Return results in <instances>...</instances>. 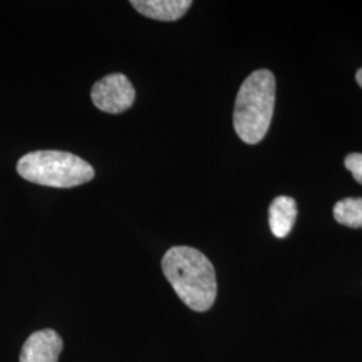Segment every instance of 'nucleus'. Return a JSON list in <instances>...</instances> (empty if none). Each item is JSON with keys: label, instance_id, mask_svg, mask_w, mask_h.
<instances>
[{"label": "nucleus", "instance_id": "9", "mask_svg": "<svg viewBox=\"0 0 362 362\" xmlns=\"http://www.w3.org/2000/svg\"><path fill=\"white\" fill-rule=\"evenodd\" d=\"M345 167L362 185V153H350L345 157Z\"/></svg>", "mask_w": 362, "mask_h": 362}, {"label": "nucleus", "instance_id": "7", "mask_svg": "<svg viewBox=\"0 0 362 362\" xmlns=\"http://www.w3.org/2000/svg\"><path fill=\"white\" fill-rule=\"evenodd\" d=\"M297 203L293 197L278 196L269 209V224L274 236L284 239L291 233L297 219Z\"/></svg>", "mask_w": 362, "mask_h": 362}, {"label": "nucleus", "instance_id": "10", "mask_svg": "<svg viewBox=\"0 0 362 362\" xmlns=\"http://www.w3.org/2000/svg\"><path fill=\"white\" fill-rule=\"evenodd\" d=\"M356 81H357V83H358V85L362 88V69H360V70L357 71V74H356Z\"/></svg>", "mask_w": 362, "mask_h": 362}, {"label": "nucleus", "instance_id": "4", "mask_svg": "<svg viewBox=\"0 0 362 362\" xmlns=\"http://www.w3.org/2000/svg\"><path fill=\"white\" fill-rule=\"evenodd\" d=\"M91 101L100 110L110 115L124 113L136 100V90L127 76L109 74L97 81L91 89Z\"/></svg>", "mask_w": 362, "mask_h": 362}, {"label": "nucleus", "instance_id": "8", "mask_svg": "<svg viewBox=\"0 0 362 362\" xmlns=\"http://www.w3.org/2000/svg\"><path fill=\"white\" fill-rule=\"evenodd\" d=\"M337 223L350 228H362V197H346L333 209Z\"/></svg>", "mask_w": 362, "mask_h": 362}, {"label": "nucleus", "instance_id": "5", "mask_svg": "<svg viewBox=\"0 0 362 362\" xmlns=\"http://www.w3.org/2000/svg\"><path fill=\"white\" fill-rule=\"evenodd\" d=\"M64 342L52 329H43L28 337L21 351V362H58Z\"/></svg>", "mask_w": 362, "mask_h": 362}, {"label": "nucleus", "instance_id": "1", "mask_svg": "<svg viewBox=\"0 0 362 362\" xmlns=\"http://www.w3.org/2000/svg\"><path fill=\"white\" fill-rule=\"evenodd\" d=\"M161 266L177 297L189 309L203 313L212 308L218 294L216 274L203 252L192 247H172Z\"/></svg>", "mask_w": 362, "mask_h": 362}, {"label": "nucleus", "instance_id": "6", "mask_svg": "<svg viewBox=\"0 0 362 362\" xmlns=\"http://www.w3.org/2000/svg\"><path fill=\"white\" fill-rule=\"evenodd\" d=\"M130 4L144 16L161 21L175 22L184 16L191 6V0H132Z\"/></svg>", "mask_w": 362, "mask_h": 362}, {"label": "nucleus", "instance_id": "3", "mask_svg": "<svg viewBox=\"0 0 362 362\" xmlns=\"http://www.w3.org/2000/svg\"><path fill=\"white\" fill-rule=\"evenodd\" d=\"M16 170L25 180L52 188H73L94 179L88 161L62 151H37L21 157Z\"/></svg>", "mask_w": 362, "mask_h": 362}, {"label": "nucleus", "instance_id": "2", "mask_svg": "<svg viewBox=\"0 0 362 362\" xmlns=\"http://www.w3.org/2000/svg\"><path fill=\"white\" fill-rule=\"evenodd\" d=\"M275 106V77L262 69L250 74L238 91L233 128L243 143H260L272 124Z\"/></svg>", "mask_w": 362, "mask_h": 362}]
</instances>
